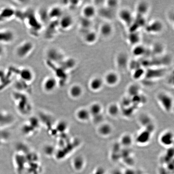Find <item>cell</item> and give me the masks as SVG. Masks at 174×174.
I'll return each mask as SVG.
<instances>
[{"instance_id": "cell-1", "label": "cell", "mask_w": 174, "mask_h": 174, "mask_svg": "<svg viewBox=\"0 0 174 174\" xmlns=\"http://www.w3.org/2000/svg\"><path fill=\"white\" fill-rule=\"evenodd\" d=\"M167 72V69L164 67L148 68L145 70L144 77L148 80H157L165 76Z\"/></svg>"}, {"instance_id": "cell-2", "label": "cell", "mask_w": 174, "mask_h": 174, "mask_svg": "<svg viewBox=\"0 0 174 174\" xmlns=\"http://www.w3.org/2000/svg\"><path fill=\"white\" fill-rule=\"evenodd\" d=\"M157 100L164 110L167 112L171 111L173 105V100L168 94L161 92L157 96Z\"/></svg>"}, {"instance_id": "cell-3", "label": "cell", "mask_w": 174, "mask_h": 174, "mask_svg": "<svg viewBox=\"0 0 174 174\" xmlns=\"http://www.w3.org/2000/svg\"><path fill=\"white\" fill-rule=\"evenodd\" d=\"M34 45L31 41H27L20 44L16 49V55L20 58L26 57L33 50Z\"/></svg>"}, {"instance_id": "cell-4", "label": "cell", "mask_w": 174, "mask_h": 174, "mask_svg": "<svg viewBox=\"0 0 174 174\" xmlns=\"http://www.w3.org/2000/svg\"><path fill=\"white\" fill-rule=\"evenodd\" d=\"M118 16L120 20L128 28L132 25L134 18L132 12L127 9L120 10L118 13Z\"/></svg>"}, {"instance_id": "cell-5", "label": "cell", "mask_w": 174, "mask_h": 174, "mask_svg": "<svg viewBox=\"0 0 174 174\" xmlns=\"http://www.w3.org/2000/svg\"><path fill=\"white\" fill-rule=\"evenodd\" d=\"M48 61L51 62L60 63L65 59L64 55L61 51L56 48H51L46 52Z\"/></svg>"}, {"instance_id": "cell-6", "label": "cell", "mask_w": 174, "mask_h": 174, "mask_svg": "<svg viewBox=\"0 0 174 174\" xmlns=\"http://www.w3.org/2000/svg\"><path fill=\"white\" fill-rule=\"evenodd\" d=\"M163 28L164 25L162 22L158 20L152 21L145 26L146 32L154 34L161 33Z\"/></svg>"}, {"instance_id": "cell-7", "label": "cell", "mask_w": 174, "mask_h": 174, "mask_svg": "<svg viewBox=\"0 0 174 174\" xmlns=\"http://www.w3.org/2000/svg\"><path fill=\"white\" fill-rule=\"evenodd\" d=\"M14 39V34L12 30L8 29L0 30V44H9Z\"/></svg>"}, {"instance_id": "cell-8", "label": "cell", "mask_w": 174, "mask_h": 174, "mask_svg": "<svg viewBox=\"0 0 174 174\" xmlns=\"http://www.w3.org/2000/svg\"><path fill=\"white\" fill-rule=\"evenodd\" d=\"M129 61L128 54L124 52H120L116 57V65L120 70H125L128 67Z\"/></svg>"}, {"instance_id": "cell-9", "label": "cell", "mask_w": 174, "mask_h": 174, "mask_svg": "<svg viewBox=\"0 0 174 174\" xmlns=\"http://www.w3.org/2000/svg\"><path fill=\"white\" fill-rule=\"evenodd\" d=\"M15 11L10 7H5L0 9V23L10 20L15 14Z\"/></svg>"}, {"instance_id": "cell-10", "label": "cell", "mask_w": 174, "mask_h": 174, "mask_svg": "<svg viewBox=\"0 0 174 174\" xmlns=\"http://www.w3.org/2000/svg\"><path fill=\"white\" fill-rule=\"evenodd\" d=\"M145 17L136 15L132 25L129 28V32L138 31L140 28L144 27L146 25Z\"/></svg>"}, {"instance_id": "cell-11", "label": "cell", "mask_w": 174, "mask_h": 174, "mask_svg": "<svg viewBox=\"0 0 174 174\" xmlns=\"http://www.w3.org/2000/svg\"><path fill=\"white\" fill-rule=\"evenodd\" d=\"M160 142L164 146H170L173 144V134L170 131L164 132L160 138Z\"/></svg>"}, {"instance_id": "cell-12", "label": "cell", "mask_w": 174, "mask_h": 174, "mask_svg": "<svg viewBox=\"0 0 174 174\" xmlns=\"http://www.w3.org/2000/svg\"><path fill=\"white\" fill-rule=\"evenodd\" d=\"M119 81V77L117 73L114 71H110L106 74L104 81L108 86H113L117 84Z\"/></svg>"}, {"instance_id": "cell-13", "label": "cell", "mask_w": 174, "mask_h": 174, "mask_svg": "<svg viewBox=\"0 0 174 174\" xmlns=\"http://www.w3.org/2000/svg\"><path fill=\"white\" fill-rule=\"evenodd\" d=\"M74 21L72 17L70 15H63L60 19L59 25L60 27L64 30L70 28L73 25Z\"/></svg>"}, {"instance_id": "cell-14", "label": "cell", "mask_w": 174, "mask_h": 174, "mask_svg": "<svg viewBox=\"0 0 174 174\" xmlns=\"http://www.w3.org/2000/svg\"><path fill=\"white\" fill-rule=\"evenodd\" d=\"M58 81L55 77H49L46 79L44 82V89L46 91L51 92L55 90Z\"/></svg>"}, {"instance_id": "cell-15", "label": "cell", "mask_w": 174, "mask_h": 174, "mask_svg": "<svg viewBox=\"0 0 174 174\" xmlns=\"http://www.w3.org/2000/svg\"><path fill=\"white\" fill-rule=\"evenodd\" d=\"M127 39L128 43L134 46L139 44L141 41V35L138 31L129 32Z\"/></svg>"}, {"instance_id": "cell-16", "label": "cell", "mask_w": 174, "mask_h": 174, "mask_svg": "<svg viewBox=\"0 0 174 174\" xmlns=\"http://www.w3.org/2000/svg\"><path fill=\"white\" fill-rule=\"evenodd\" d=\"M149 9V5L148 2L141 1L136 7V15L145 17Z\"/></svg>"}, {"instance_id": "cell-17", "label": "cell", "mask_w": 174, "mask_h": 174, "mask_svg": "<svg viewBox=\"0 0 174 174\" xmlns=\"http://www.w3.org/2000/svg\"><path fill=\"white\" fill-rule=\"evenodd\" d=\"M59 65L60 68L66 71L74 68L76 65V62L73 58H65Z\"/></svg>"}, {"instance_id": "cell-18", "label": "cell", "mask_w": 174, "mask_h": 174, "mask_svg": "<svg viewBox=\"0 0 174 174\" xmlns=\"http://www.w3.org/2000/svg\"><path fill=\"white\" fill-rule=\"evenodd\" d=\"M19 75L22 81L25 82H30L33 80V71L28 68H24L19 71Z\"/></svg>"}, {"instance_id": "cell-19", "label": "cell", "mask_w": 174, "mask_h": 174, "mask_svg": "<svg viewBox=\"0 0 174 174\" xmlns=\"http://www.w3.org/2000/svg\"><path fill=\"white\" fill-rule=\"evenodd\" d=\"M152 134V133L145 129L138 135L136 138L137 142L141 145L148 143L151 139Z\"/></svg>"}, {"instance_id": "cell-20", "label": "cell", "mask_w": 174, "mask_h": 174, "mask_svg": "<svg viewBox=\"0 0 174 174\" xmlns=\"http://www.w3.org/2000/svg\"><path fill=\"white\" fill-rule=\"evenodd\" d=\"M104 84V80L100 77L94 78L90 81L89 87L90 89L94 91H100Z\"/></svg>"}, {"instance_id": "cell-21", "label": "cell", "mask_w": 174, "mask_h": 174, "mask_svg": "<svg viewBox=\"0 0 174 174\" xmlns=\"http://www.w3.org/2000/svg\"><path fill=\"white\" fill-rule=\"evenodd\" d=\"M113 27L110 23L105 22L100 27V34L104 37L107 38L110 36L113 33Z\"/></svg>"}, {"instance_id": "cell-22", "label": "cell", "mask_w": 174, "mask_h": 174, "mask_svg": "<svg viewBox=\"0 0 174 174\" xmlns=\"http://www.w3.org/2000/svg\"><path fill=\"white\" fill-rule=\"evenodd\" d=\"M96 13L95 7L91 4H88L83 8L82 13L83 17L90 19L94 17Z\"/></svg>"}, {"instance_id": "cell-23", "label": "cell", "mask_w": 174, "mask_h": 174, "mask_svg": "<svg viewBox=\"0 0 174 174\" xmlns=\"http://www.w3.org/2000/svg\"><path fill=\"white\" fill-rule=\"evenodd\" d=\"M112 127L109 123H104L100 125L98 129V132L100 136L107 137L112 133Z\"/></svg>"}, {"instance_id": "cell-24", "label": "cell", "mask_w": 174, "mask_h": 174, "mask_svg": "<svg viewBox=\"0 0 174 174\" xmlns=\"http://www.w3.org/2000/svg\"><path fill=\"white\" fill-rule=\"evenodd\" d=\"M63 15V11L62 9L57 6L52 7L48 12L49 17L52 20L60 19Z\"/></svg>"}, {"instance_id": "cell-25", "label": "cell", "mask_w": 174, "mask_h": 174, "mask_svg": "<svg viewBox=\"0 0 174 174\" xmlns=\"http://www.w3.org/2000/svg\"><path fill=\"white\" fill-rule=\"evenodd\" d=\"M98 39L97 33L94 31L90 30L87 31L85 33L84 40L86 43L89 44H93L96 42Z\"/></svg>"}, {"instance_id": "cell-26", "label": "cell", "mask_w": 174, "mask_h": 174, "mask_svg": "<svg viewBox=\"0 0 174 174\" xmlns=\"http://www.w3.org/2000/svg\"><path fill=\"white\" fill-rule=\"evenodd\" d=\"M83 93V89L78 85H74L71 87L70 90V95L72 98H78L81 96Z\"/></svg>"}, {"instance_id": "cell-27", "label": "cell", "mask_w": 174, "mask_h": 174, "mask_svg": "<svg viewBox=\"0 0 174 174\" xmlns=\"http://www.w3.org/2000/svg\"><path fill=\"white\" fill-rule=\"evenodd\" d=\"M91 117L89 110L86 109H80L77 113L78 119L82 121H88Z\"/></svg>"}, {"instance_id": "cell-28", "label": "cell", "mask_w": 174, "mask_h": 174, "mask_svg": "<svg viewBox=\"0 0 174 174\" xmlns=\"http://www.w3.org/2000/svg\"><path fill=\"white\" fill-rule=\"evenodd\" d=\"M165 46L160 42H157L154 44L152 47L151 51L156 56L162 55L165 51Z\"/></svg>"}, {"instance_id": "cell-29", "label": "cell", "mask_w": 174, "mask_h": 174, "mask_svg": "<svg viewBox=\"0 0 174 174\" xmlns=\"http://www.w3.org/2000/svg\"><path fill=\"white\" fill-rule=\"evenodd\" d=\"M146 52V49L144 46L138 44L135 46L132 49V53L134 56L141 57L145 54Z\"/></svg>"}, {"instance_id": "cell-30", "label": "cell", "mask_w": 174, "mask_h": 174, "mask_svg": "<svg viewBox=\"0 0 174 174\" xmlns=\"http://www.w3.org/2000/svg\"><path fill=\"white\" fill-rule=\"evenodd\" d=\"M102 107L100 104L94 103L91 105L90 107L89 111L91 116L92 117H94L101 114L102 112Z\"/></svg>"}, {"instance_id": "cell-31", "label": "cell", "mask_w": 174, "mask_h": 174, "mask_svg": "<svg viewBox=\"0 0 174 174\" xmlns=\"http://www.w3.org/2000/svg\"><path fill=\"white\" fill-rule=\"evenodd\" d=\"M114 10L105 6L100 9V15L102 17L107 19H112L114 16Z\"/></svg>"}, {"instance_id": "cell-32", "label": "cell", "mask_w": 174, "mask_h": 174, "mask_svg": "<svg viewBox=\"0 0 174 174\" xmlns=\"http://www.w3.org/2000/svg\"><path fill=\"white\" fill-rule=\"evenodd\" d=\"M140 88L139 86L136 84L130 85L128 87V91L129 97L132 98L133 97L139 94H140Z\"/></svg>"}, {"instance_id": "cell-33", "label": "cell", "mask_w": 174, "mask_h": 174, "mask_svg": "<svg viewBox=\"0 0 174 174\" xmlns=\"http://www.w3.org/2000/svg\"><path fill=\"white\" fill-rule=\"evenodd\" d=\"M132 72V77L135 80H139L144 77L145 70L142 68V66L133 70Z\"/></svg>"}, {"instance_id": "cell-34", "label": "cell", "mask_w": 174, "mask_h": 174, "mask_svg": "<svg viewBox=\"0 0 174 174\" xmlns=\"http://www.w3.org/2000/svg\"><path fill=\"white\" fill-rule=\"evenodd\" d=\"M120 144L125 147L130 146L133 143V138L130 135L125 134L123 135L120 139Z\"/></svg>"}, {"instance_id": "cell-35", "label": "cell", "mask_w": 174, "mask_h": 174, "mask_svg": "<svg viewBox=\"0 0 174 174\" xmlns=\"http://www.w3.org/2000/svg\"><path fill=\"white\" fill-rule=\"evenodd\" d=\"M120 109L117 104L113 103L110 105L108 108V112L109 114L112 117H116L119 113Z\"/></svg>"}, {"instance_id": "cell-36", "label": "cell", "mask_w": 174, "mask_h": 174, "mask_svg": "<svg viewBox=\"0 0 174 174\" xmlns=\"http://www.w3.org/2000/svg\"><path fill=\"white\" fill-rule=\"evenodd\" d=\"M73 166L76 170H81L84 167V160L83 157H77L75 158L73 161Z\"/></svg>"}, {"instance_id": "cell-37", "label": "cell", "mask_w": 174, "mask_h": 174, "mask_svg": "<svg viewBox=\"0 0 174 174\" xmlns=\"http://www.w3.org/2000/svg\"><path fill=\"white\" fill-rule=\"evenodd\" d=\"M139 122L145 128L152 123L151 119L146 115H141L139 117Z\"/></svg>"}, {"instance_id": "cell-38", "label": "cell", "mask_w": 174, "mask_h": 174, "mask_svg": "<svg viewBox=\"0 0 174 174\" xmlns=\"http://www.w3.org/2000/svg\"><path fill=\"white\" fill-rule=\"evenodd\" d=\"M80 24H81V27L87 30H89V29L91 25V20L83 17L81 20Z\"/></svg>"}, {"instance_id": "cell-39", "label": "cell", "mask_w": 174, "mask_h": 174, "mask_svg": "<svg viewBox=\"0 0 174 174\" xmlns=\"http://www.w3.org/2000/svg\"><path fill=\"white\" fill-rule=\"evenodd\" d=\"M119 2V1L116 0H109L105 1L104 5L106 7L114 10L118 6Z\"/></svg>"}, {"instance_id": "cell-40", "label": "cell", "mask_w": 174, "mask_h": 174, "mask_svg": "<svg viewBox=\"0 0 174 174\" xmlns=\"http://www.w3.org/2000/svg\"><path fill=\"white\" fill-rule=\"evenodd\" d=\"M132 104L131 98L129 97H125L122 100V104H123L124 107L125 108L130 107V105Z\"/></svg>"}, {"instance_id": "cell-41", "label": "cell", "mask_w": 174, "mask_h": 174, "mask_svg": "<svg viewBox=\"0 0 174 174\" xmlns=\"http://www.w3.org/2000/svg\"><path fill=\"white\" fill-rule=\"evenodd\" d=\"M95 123H99L101 122L103 119V116L102 115V114L96 116L95 117H93Z\"/></svg>"}, {"instance_id": "cell-42", "label": "cell", "mask_w": 174, "mask_h": 174, "mask_svg": "<svg viewBox=\"0 0 174 174\" xmlns=\"http://www.w3.org/2000/svg\"><path fill=\"white\" fill-rule=\"evenodd\" d=\"M110 174H124V171L120 169L116 168L112 170Z\"/></svg>"}, {"instance_id": "cell-43", "label": "cell", "mask_w": 174, "mask_h": 174, "mask_svg": "<svg viewBox=\"0 0 174 174\" xmlns=\"http://www.w3.org/2000/svg\"><path fill=\"white\" fill-rule=\"evenodd\" d=\"M92 174H105L104 170L102 168H98Z\"/></svg>"}, {"instance_id": "cell-44", "label": "cell", "mask_w": 174, "mask_h": 174, "mask_svg": "<svg viewBox=\"0 0 174 174\" xmlns=\"http://www.w3.org/2000/svg\"><path fill=\"white\" fill-rule=\"evenodd\" d=\"M124 174H137V173L134 170L131 168H128L124 171Z\"/></svg>"}, {"instance_id": "cell-45", "label": "cell", "mask_w": 174, "mask_h": 174, "mask_svg": "<svg viewBox=\"0 0 174 174\" xmlns=\"http://www.w3.org/2000/svg\"><path fill=\"white\" fill-rule=\"evenodd\" d=\"M3 52H4V50H3V48L1 46V44H0V58L3 55Z\"/></svg>"}, {"instance_id": "cell-46", "label": "cell", "mask_w": 174, "mask_h": 174, "mask_svg": "<svg viewBox=\"0 0 174 174\" xmlns=\"http://www.w3.org/2000/svg\"><path fill=\"white\" fill-rule=\"evenodd\" d=\"M143 174V173H140V174Z\"/></svg>"}]
</instances>
